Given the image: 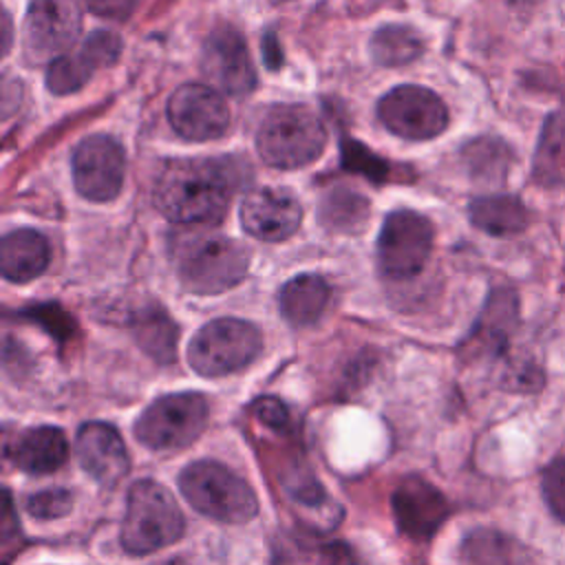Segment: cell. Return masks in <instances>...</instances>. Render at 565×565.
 I'll use <instances>...</instances> for the list:
<instances>
[{"label": "cell", "mask_w": 565, "mask_h": 565, "mask_svg": "<svg viewBox=\"0 0 565 565\" xmlns=\"http://www.w3.org/2000/svg\"><path fill=\"white\" fill-rule=\"evenodd\" d=\"M234 183L230 159H172L157 179L154 203L174 223H218Z\"/></svg>", "instance_id": "1"}, {"label": "cell", "mask_w": 565, "mask_h": 565, "mask_svg": "<svg viewBox=\"0 0 565 565\" xmlns=\"http://www.w3.org/2000/svg\"><path fill=\"white\" fill-rule=\"evenodd\" d=\"M172 263L188 291L221 294L245 278L249 254L223 234L183 232L172 241Z\"/></svg>", "instance_id": "2"}, {"label": "cell", "mask_w": 565, "mask_h": 565, "mask_svg": "<svg viewBox=\"0 0 565 565\" xmlns=\"http://www.w3.org/2000/svg\"><path fill=\"white\" fill-rule=\"evenodd\" d=\"M327 130L316 110L305 104H278L265 113L256 130V148L265 163L294 170L322 154Z\"/></svg>", "instance_id": "3"}, {"label": "cell", "mask_w": 565, "mask_h": 565, "mask_svg": "<svg viewBox=\"0 0 565 565\" xmlns=\"http://www.w3.org/2000/svg\"><path fill=\"white\" fill-rule=\"evenodd\" d=\"M185 519L174 497L157 481L141 479L128 490L121 523V547L132 556L152 554L177 543Z\"/></svg>", "instance_id": "4"}, {"label": "cell", "mask_w": 565, "mask_h": 565, "mask_svg": "<svg viewBox=\"0 0 565 565\" xmlns=\"http://www.w3.org/2000/svg\"><path fill=\"white\" fill-rule=\"evenodd\" d=\"M179 490L196 512L221 523H247L258 512L249 483L218 461L203 459L185 466Z\"/></svg>", "instance_id": "5"}, {"label": "cell", "mask_w": 565, "mask_h": 565, "mask_svg": "<svg viewBox=\"0 0 565 565\" xmlns=\"http://www.w3.org/2000/svg\"><path fill=\"white\" fill-rule=\"evenodd\" d=\"M260 349L263 335L256 324L241 318H216L190 340L188 362L203 377H221L245 369Z\"/></svg>", "instance_id": "6"}, {"label": "cell", "mask_w": 565, "mask_h": 565, "mask_svg": "<svg viewBox=\"0 0 565 565\" xmlns=\"http://www.w3.org/2000/svg\"><path fill=\"white\" fill-rule=\"evenodd\" d=\"M207 399L199 393H170L154 399L137 419L135 437L157 452L188 448L205 430Z\"/></svg>", "instance_id": "7"}, {"label": "cell", "mask_w": 565, "mask_h": 565, "mask_svg": "<svg viewBox=\"0 0 565 565\" xmlns=\"http://www.w3.org/2000/svg\"><path fill=\"white\" fill-rule=\"evenodd\" d=\"M433 225L413 210H395L386 216L377 236V265L388 278L417 276L433 249Z\"/></svg>", "instance_id": "8"}, {"label": "cell", "mask_w": 565, "mask_h": 565, "mask_svg": "<svg viewBox=\"0 0 565 565\" xmlns=\"http://www.w3.org/2000/svg\"><path fill=\"white\" fill-rule=\"evenodd\" d=\"M82 9L77 0H31L22 26V49L31 64L53 62L77 40Z\"/></svg>", "instance_id": "9"}, {"label": "cell", "mask_w": 565, "mask_h": 565, "mask_svg": "<svg viewBox=\"0 0 565 565\" xmlns=\"http://www.w3.org/2000/svg\"><path fill=\"white\" fill-rule=\"evenodd\" d=\"M377 117L393 135L424 141L441 135L448 126V108L430 88L404 84L377 102Z\"/></svg>", "instance_id": "10"}, {"label": "cell", "mask_w": 565, "mask_h": 565, "mask_svg": "<svg viewBox=\"0 0 565 565\" xmlns=\"http://www.w3.org/2000/svg\"><path fill=\"white\" fill-rule=\"evenodd\" d=\"M75 190L88 201H113L124 185L126 154L117 139L108 135H90L73 150Z\"/></svg>", "instance_id": "11"}, {"label": "cell", "mask_w": 565, "mask_h": 565, "mask_svg": "<svg viewBox=\"0 0 565 565\" xmlns=\"http://www.w3.org/2000/svg\"><path fill=\"white\" fill-rule=\"evenodd\" d=\"M168 119L179 137L188 141H207L227 130L230 108L218 90L188 82L170 95Z\"/></svg>", "instance_id": "12"}, {"label": "cell", "mask_w": 565, "mask_h": 565, "mask_svg": "<svg viewBox=\"0 0 565 565\" xmlns=\"http://www.w3.org/2000/svg\"><path fill=\"white\" fill-rule=\"evenodd\" d=\"M201 71L214 86L234 97H245L256 86V68L245 38L230 24L216 26L205 38Z\"/></svg>", "instance_id": "13"}, {"label": "cell", "mask_w": 565, "mask_h": 565, "mask_svg": "<svg viewBox=\"0 0 565 565\" xmlns=\"http://www.w3.org/2000/svg\"><path fill=\"white\" fill-rule=\"evenodd\" d=\"M300 201L282 188H254L241 205L245 232L260 241H285L300 227Z\"/></svg>", "instance_id": "14"}, {"label": "cell", "mask_w": 565, "mask_h": 565, "mask_svg": "<svg viewBox=\"0 0 565 565\" xmlns=\"http://www.w3.org/2000/svg\"><path fill=\"white\" fill-rule=\"evenodd\" d=\"M121 53V40L113 31H93L79 51L64 53L46 66V88L55 95L79 90L97 68L110 66Z\"/></svg>", "instance_id": "15"}, {"label": "cell", "mask_w": 565, "mask_h": 565, "mask_svg": "<svg viewBox=\"0 0 565 565\" xmlns=\"http://www.w3.org/2000/svg\"><path fill=\"white\" fill-rule=\"evenodd\" d=\"M391 508L399 532L415 541L430 539L448 516L446 497L419 477H408L395 488Z\"/></svg>", "instance_id": "16"}, {"label": "cell", "mask_w": 565, "mask_h": 565, "mask_svg": "<svg viewBox=\"0 0 565 565\" xmlns=\"http://www.w3.org/2000/svg\"><path fill=\"white\" fill-rule=\"evenodd\" d=\"M75 452L79 466L104 488L117 486L130 470L128 450L110 424L88 422L77 430Z\"/></svg>", "instance_id": "17"}, {"label": "cell", "mask_w": 565, "mask_h": 565, "mask_svg": "<svg viewBox=\"0 0 565 565\" xmlns=\"http://www.w3.org/2000/svg\"><path fill=\"white\" fill-rule=\"evenodd\" d=\"M516 324V296L510 289H497L463 342V355L481 358L501 353Z\"/></svg>", "instance_id": "18"}, {"label": "cell", "mask_w": 565, "mask_h": 565, "mask_svg": "<svg viewBox=\"0 0 565 565\" xmlns=\"http://www.w3.org/2000/svg\"><path fill=\"white\" fill-rule=\"evenodd\" d=\"M7 457L15 468L29 475H49L62 468L68 457L66 435L55 426H35L20 433L11 446H7Z\"/></svg>", "instance_id": "19"}, {"label": "cell", "mask_w": 565, "mask_h": 565, "mask_svg": "<svg viewBox=\"0 0 565 565\" xmlns=\"http://www.w3.org/2000/svg\"><path fill=\"white\" fill-rule=\"evenodd\" d=\"M51 263V245L35 230H13L0 243V267L7 280L26 282L38 278Z\"/></svg>", "instance_id": "20"}, {"label": "cell", "mask_w": 565, "mask_h": 565, "mask_svg": "<svg viewBox=\"0 0 565 565\" xmlns=\"http://www.w3.org/2000/svg\"><path fill=\"white\" fill-rule=\"evenodd\" d=\"M331 287L322 276L300 274L280 289V311L294 327L313 324L327 309Z\"/></svg>", "instance_id": "21"}, {"label": "cell", "mask_w": 565, "mask_h": 565, "mask_svg": "<svg viewBox=\"0 0 565 565\" xmlns=\"http://www.w3.org/2000/svg\"><path fill=\"white\" fill-rule=\"evenodd\" d=\"M466 565H527V550L501 530L477 527L459 545Z\"/></svg>", "instance_id": "22"}, {"label": "cell", "mask_w": 565, "mask_h": 565, "mask_svg": "<svg viewBox=\"0 0 565 565\" xmlns=\"http://www.w3.org/2000/svg\"><path fill=\"white\" fill-rule=\"evenodd\" d=\"M470 221L486 234L510 236L527 225V207L512 194H488L472 199L468 207Z\"/></svg>", "instance_id": "23"}, {"label": "cell", "mask_w": 565, "mask_h": 565, "mask_svg": "<svg viewBox=\"0 0 565 565\" xmlns=\"http://www.w3.org/2000/svg\"><path fill=\"white\" fill-rule=\"evenodd\" d=\"M132 331L139 347L157 362L170 364L177 353V324L159 307L143 309L132 320Z\"/></svg>", "instance_id": "24"}, {"label": "cell", "mask_w": 565, "mask_h": 565, "mask_svg": "<svg viewBox=\"0 0 565 565\" xmlns=\"http://www.w3.org/2000/svg\"><path fill=\"white\" fill-rule=\"evenodd\" d=\"M424 53V42L413 26L384 24L371 38V55L380 66H404Z\"/></svg>", "instance_id": "25"}, {"label": "cell", "mask_w": 565, "mask_h": 565, "mask_svg": "<svg viewBox=\"0 0 565 565\" xmlns=\"http://www.w3.org/2000/svg\"><path fill=\"white\" fill-rule=\"evenodd\" d=\"M534 179L554 183L565 179V110L552 113L534 157Z\"/></svg>", "instance_id": "26"}, {"label": "cell", "mask_w": 565, "mask_h": 565, "mask_svg": "<svg viewBox=\"0 0 565 565\" xmlns=\"http://www.w3.org/2000/svg\"><path fill=\"white\" fill-rule=\"evenodd\" d=\"M322 223L338 232H358L369 218V201L347 188H333L320 205Z\"/></svg>", "instance_id": "27"}, {"label": "cell", "mask_w": 565, "mask_h": 565, "mask_svg": "<svg viewBox=\"0 0 565 565\" xmlns=\"http://www.w3.org/2000/svg\"><path fill=\"white\" fill-rule=\"evenodd\" d=\"M463 159L477 179H503L508 170V146L492 137H479L463 148Z\"/></svg>", "instance_id": "28"}, {"label": "cell", "mask_w": 565, "mask_h": 565, "mask_svg": "<svg viewBox=\"0 0 565 565\" xmlns=\"http://www.w3.org/2000/svg\"><path fill=\"white\" fill-rule=\"evenodd\" d=\"M73 508V492L64 488H51V490H38L24 499V510L40 521H51L66 516Z\"/></svg>", "instance_id": "29"}, {"label": "cell", "mask_w": 565, "mask_h": 565, "mask_svg": "<svg viewBox=\"0 0 565 565\" xmlns=\"http://www.w3.org/2000/svg\"><path fill=\"white\" fill-rule=\"evenodd\" d=\"M541 492L543 501L550 508V512L565 523V457L554 459L541 477Z\"/></svg>", "instance_id": "30"}, {"label": "cell", "mask_w": 565, "mask_h": 565, "mask_svg": "<svg viewBox=\"0 0 565 565\" xmlns=\"http://www.w3.org/2000/svg\"><path fill=\"white\" fill-rule=\"evenodd\" d=\"M342 163L349 170L360 172L373 181H384L386 170H388V166L380 157H375L364 146H360L358 141H351V139L342 141Z\"/></svg>", "instance_id": "31"}, {"label": "cell", "mask_w": 565, "mask_h": 565, "mask_svg": "<svg viewBox=\"0 0 565 565\" xmlns=\"http://www.w3.org/2000/svg\"><path fill=\"white\" fill-rule=\"evenodd\" d=\"M0 550H2V565H9L13 554L20 550V521L13 510L11 492L4 490L2 497V523H0Z\"/></svg>", "instance_id": "32"}, {"label": "cell", "mask_w": 565, "mask_h": 565, "mask_svg": "<svg viewBox=\"0 0 565 565\" xmlns=\"http://www.w3.org/2000/svg\"><path fill=\"white\" fill-rule=\"evenodd\" d=\"M254 415L263 424H267L271 428H282L289 422V413H287L285 404L280 399H276V397H260V399H256L254 402Z\"/></svg>", "instance_id": "33"}, {"label": "cell", "mask_w": 565, "mask_h": 565, "mask_svg": "<svg viewBox=\"0 0 565 565\" xmlns=\"http://www.w3.org/2000/svg\"><path fill=\"white\" fill-rule=\"evenodd\" d=\"M88 11L99 15V18H106V20H126L139 0H84Z\"/></svg>", "instance_id": "34"}, {"label": "cell", "mask_w": 565, "mask_h": 565, "mask_svg": "<svg viewBox=\"0 0 565 565\" xmlns=\"http://www.w3.org/2000/svg\"><path fill=\"white\" fill-rule=\"evenodd\" d=\"M263 57H265L267 68H271V71H276L282 64V51H280L278 40H276L274 33H267L263 38Z\"/></svg>", "instance_id": "35"}, {"label": "cell", "mask_w": 565, "mask_h": 565, "mask_svg": "<svg viewBox=\"0 0 565 565\" xmlns=\"http://www.w3.org/2000/svg\"><path fill=\"white\" fill-rule=\"evenodd\" d=\"M322 565H353V556L347 550V545L333 543V545H327L322 554Z\"/></svg>", "instance_id": "36"}, {"label": "cell", "mask_w": 565, "mask_h": 565, "mask_svg": "<svg viewBox=\"0 0 565 565\" xmlns=\"http://www.w3.org/2000/svg\"><path fill=\"white\" fill-rule=\"evenodd\" d=\"M2 46H4V53L11 46V20H9L7 11H4V22H2Z\"/></svg>", "instance_id": "37"}]
</instances>
